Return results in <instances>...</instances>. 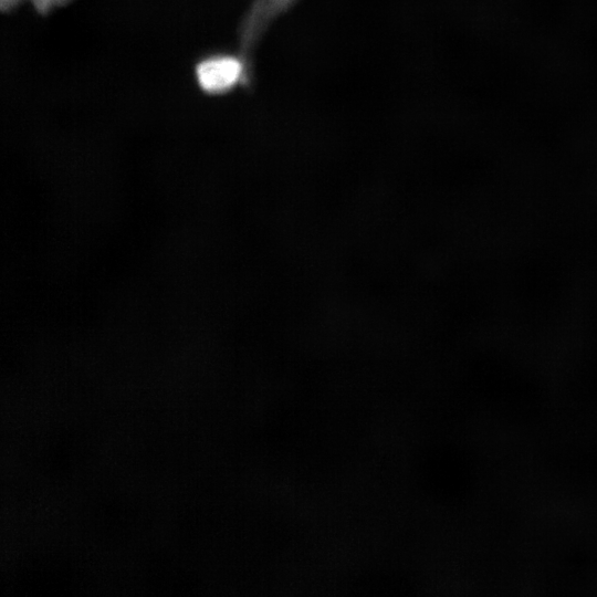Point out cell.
Here are the masks:
<instances>
[{"instance_id":"1","label":"cell","mask_w":597,"mask_h":597,"mask_svg":"<svg viewBox=\"0 0 597 597\" xmlns=\"http://www.w3.org/2000/svg\"><path fill=\"white\" fill-rule=\"evenodd\" d=\"M200 90L210 95L229 93L251 83L253 71L239 54H214L202 59L195 69Z\"/></svg>"},{"instance_id":"2","label":"cell","mask_w":597,"mask_h":597,"mask_svg":"<svg viewBox=\"0 0 597 597\" xmlns=\"http://www.w3.org/2000/svg\"><path fill=\"white\" fill-rule=\"evenodd\" d=\"M300 0H252L238 31V54L253 71V54L269 28Z\"/></svg>"},{"instance_id":"3","label":"cell","mask_w":597,"mask_h":597,"mask_svg":"<svg viewBox=\"0 0 597 597\" xmlns=\"http://www.w3.org/2000/svg\"><path fill=\"white\" fill-rule=\"evenodd\" d=\"M72 0H30L34 10L40 14H48L52 10L70 3Z\"/></svg>"},{"instance_id":"4","label":"cell","mask_w":597,"mask_h":597,"mask_svg":"<svg viewBox=\"0 0 597 597\" xmlns=\"http://www.w3.org/2000/svg\"><path fill=\"white\" fill-rule=\"evenodd\" d=\"M24 0H0V7L2 11L7 12L15 9Z\"/></svg>"}]
</instances>
